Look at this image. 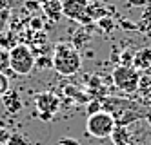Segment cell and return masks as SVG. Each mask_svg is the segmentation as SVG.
<instances>
[{
  "label": "cell",
  "mask_w": 151,
  "mask_h": 145,
  "mask_svg": "<svg viewBox=\"0 0 151 145\" xmlns=\"http://www.w3.org/2000/svg\"><path fill=\"white\" fill-rule=\"evenodd\" d=\"M102 109L115 118L116 125H124V127H127L129 124H133L140 118H146L149 111L146 104H137L133 100H120V98H106Z\"/></svg>",
  "instance_id": "1"
},
{
  "label": "cell",
  "mask_w": 151,
  "mask_h": 145,
  "mask_svg": "<svg viewBox=\"0 0 151 145\" xmlns=\"http://www.w3.org/2000/svg\"><path fill=\"white\" fill-rule=\"evenodd\" d=\"M51 65L60 76H73L82 67V54L71 42H57L53 47Z\"/></svg>",
  "instance_id": "2"
},
{
  "label": "cell",
  "mask_w": 151,
  "mask_h": 145,
  "mask_svg": "<svg viewBox=\"0 0 151 145\" xmlns=\"http://www.w3.org/2000/svg\"><path fill=\"white\" fill-rule=\"evenodd\" d=\"M37 65V56L27 44H17L9 51V71L18 76H27Z\"/></svg>",
  "instance_id": "3"
},
{
  "label": "cell",
  "mask_w": 151,
  "mask_h": 145,
  "mask_svg": "<svg viewBox=\"0 0 151 145\" xmlns=\"http://www.w3.org/2000/svg\"><path fill=\"white\" fill-rule=\"evenodd\" d=\"M116 124H115V118L107 113V111L100 109V111H95V113H89L88 121H86V131L88 134L93 138H109L113 134Z\"/></svg>",
  "instance_id": "4"
},
{
  "label": "cell",
  "mask_w": 151,
  "mask_h": 145,
  "mask_svg": "<svg viewBox=\"0 0 151 145\" xmlns=\"http://www.w3.org/2000/svg\"><path fill=\"white\" fill-rule=\"evenodd\" d=\"M111 80L116 89H120L124 93H135L138 91V80L140 73L133 67V65H116L111 73Z\"/></svg>",
  "instance_id": "5"
},
{
  "label": "cell",
  "mask_w": 151,
  "mask_h": 145,
  "mask_svg": "<svg viewBox=\"0 0 151 145\" xmlns=\"http://www.w3.org/2000/svg\"><path fill=\"white\" fill-rule=\"evenodd\" d=\"M35 107H37V113L42 120H49L53 114L58 113L60 100L53 93H38L35 96Z\"/></svg>",
  "instance_id": "6"
},
{
  "label": "cell",
  "mask_w": 151,
  "mask_h": 145,
  "mask_svg": "<svg viewBox=\"0 0 151 145\" xmlns=\"http://www.w3.org/2000/svg\"><path fill=\"white\" fill-rule=\"evenodd\" d=\"M88 4L89 0H62V15L80 24H89V20L86 18Z\"/></svg>",
  "instance_id": "7"
},
{
  "label": "cell",
  "mask_w": 151,
  "mask_h": 145,
  "mask_svg": "<svg viewBox=\"0 0 151 145\" xmlns=\"http://www.w3.org/2000/svg\"><path fill=\"white\" fill-rule=\"evenodd\" d=\"M131 65L138 71V73H144L151 67V49L149 47H142L138 49L137 53H133V62Z\"/></svg>",
  "instance_id": "8"
},
{
  "label": "cell",
  "mask_w": 151,
  "mask_h": 145,
  "mask_svg": "<svg viewBox=\"0 0 151 145\" xmlns=\"http://www.w3.org/2000/svg\"><path fill=\"white\" fill-rule=\"evenodd\" d=\"M42 7H44V13L53 22H58L62 18V0H46Z\"/></svg>",
  "instance_id": "9"
},
{
  "label": "cell",
  "mask_w": 151,
  "mask_h": 145,
  "mask_svg": "<svg viewBox=\"0 0 151 145\" xmlns=\"http://www.w3.org/2000/svg\"><path fill=\"white\" fill-rule=\"evenodd\" d=\"M109 138L113 140L115 145H131V132L124 125H116Z\"/></svg>",
  "instance_id": "10"
},
{
  "label": "cell",
  "mask_w": 151,
  "mask_h": 145,
  "mask_svg": "<svg viewBox=\"0 0 151 145\" xmlns=\"http://www.w3.org/2000/svg\"><path fill=\"white\" fill-rule=\"evenodd\" d=\"M2 100H4V105H6V109L9 111V113H17V111H20V107H22L18 94H17L15 91H11V89L6 93V96H4Z\"/></svg>",
  "instance_id": "11"
},
{
  "label": "cell",
  "mask_w": 151,
  "mask_h": 145,
  "mask_svg": "<svg viewBox=\"0 0 151 145\" xmlns=\"http://www.w3.org/2000/svg\"><path fill=\"white\" fill-rule=\"evenodd\" d=\"M151 29V9H147L142 15V20L137 24V31H149Z\"/></svg>",
  "instance_id": "12"
},
{
  "label": "cell",
  "mask_w": 151,
  "mask_h": 145,
  "mask_svg": "<svg viewBox=\"0 0 151 145\" xmlns=\"http://www.w3.org/2000/svg\"><path fill=\"white\" fill-rule=\"evenodd\" d=\"M6 71H9V51L0 47V73L6 74Z\"/></svg>",
  "instance_id": "13"
},
{
  "label": "cell",
  "mask_w": 151,
  "mask_h": 145,
  "mask_svg": "<svg viewBox=\"0 0 151 145\" xmlns=\"http://www.w3.org/2000/svg\"><path fill=\"white\" fill-rule=\"evenodd\" d=\"M149 87H151V74H149V73H140L138 91H147V93H149Z\"/></svg>",
  "instance_id": "14"
},
{
  "label": "cell",
  "mask_w": 151,
  "mask_h": 145,
  "mask_svg": "<svg viewBox=\"0 0 151 145\" xmlns=\"http://www.w3.org/2000/svg\"><path fill=\"white\" fill-rule=\"evenodd\" d=\"M7 91H9V78L4 73H0V100L6 96Z\"/></svg>",
  "instance_id": "15"
},
{
  "label": "cell",
  "mask_w": 151,
  "mask_h": 145,
  "mask_svg": "<svg viewBox=\"0 0 151 145\" xmlns=\"http://www.w3.org/2000/svg\"><path fill=\"white\" fill-rule=\"evenodd\" d=\"M99 26H100L104 31H111V29L115 27V20H113L111 16H104V18L99 20Z\"/></svg>",
  "instance_id": "16"
},
{
  "label": "cell",
  "mask_w": 151,
  "mask_h": 145,
  "mask_svg": "<svg viewBox=\"0 0 151 145\" xmlns=\"http://www.w3.org/2000/svg\"><path fill=\"white\" fill-rule=\"evenodd\" d=\"M29 27L31 31H42V27H44V22H42L40 16H33L29 20Z\"/></svg>",
  "instance_id": "17"
},
{
  "label": "cell",
  "mask_w": 151,
  "mask_h": 145,
  "mask_svg": "<svg viewBox=\"0 0 151 145\" xmlns=\"http://www.w3.org/2000/svg\"><path fill=\"white\" fill-rule=\"evenodd\" d=\"M120 58H122V65H131V62H133V53H129V51H124L122 54H120Z\"/></svg>",
  "instance_id": "18"
},
{
  "label": "cell",
  "mask_w": 151,
  "mask_h": 145,
  "mask_svg": "<svg viewBox=\"0 0 151 145\" xmlns=\"http://www.w3.org/2000/svg\"><path fill=\"white\" fill-rule=\"evenodd\" d=\"M9 138V132H7V129H4V127H0V143H6Z\"/></svg>",
  "instance_id": "19"
},
{
  "label": "cell",
  "mask_w": 151,
  "mask_h": 145,
  "mask_svg": "<svg viewBox=\"0 0 151 145\" xmlns=\"http://www.w3.org/2000/svg\"><path fill=\"white\" fill-rule=\"evenodd\" d=\"M129 6H147L149 0H127Z\"/></svg>",
  "instance_id": "20"
},
{
  "label": "cell",
  "mask_w": 151,
  "mask_h": 145,
  "mask_svg": "<svg viewBox=\"0 0 151 145\" xmlns=\"http://www.w3.org/2000/svg\"><path fill=\"white\" fill-rule=\"evenodd\" d=\"M26 7H27V9H33V7L37 9V7H38V2H31V0H27V2H26Z\"/></svg>",
  "instance_id": "21"
},
{
  "label": "cell",
  "mask_w": 151,
  "mask_h": 145,
  "mask_svg": "<svg viewBox=\"0 0 151 145\" xmlns=\"http://www.w3.org/2000/svg\"><path fill=\"white\" fill-rule=\"evenodd\" d=\"M146 121H147V125L151 127V109L147 111V114H146Z\"/></svg>",
  "instance_id": "22"
},
{
  "label": "cell",
  "mask_w": 151,
  "mask_h": 145,
  "mask_svg": "<svg viewBox=\"0 0 151 145\" xmlns=\"http://www.w3.org/2000/svg\"><path fill=\"white\" fill-rule=\"evenodd\" d=\"M146 105H147V107L151 109V98H149V100H147V102H146Z\"/></svg>",
  "instance_id": "23"
},
{
  "label": "cell",
  "mask_w": 151,
  "mask_h": 145,
  "mask_svg": "<svg viewBox=\"0 0 151 145\" xmlns=\"http://www.w3.org/2000/svg\"><path fill=\"white\" fill-rule=\"evenodd\" d=\"M149 94H151V87H149Z\"/></svg>",
  "instance_id": "24"
}]
</instances>
